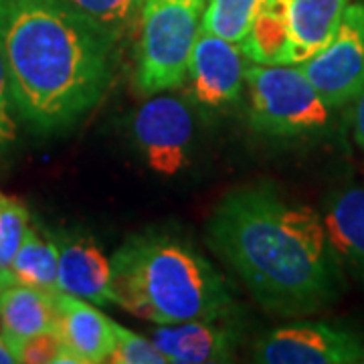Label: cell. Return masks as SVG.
<instances>
[{"instance_id":"1","label":"cell","mask_w":364,"mask_h":364,"mask_svg":"<svg viewBox=\"0 0 364 364\" xmlns=\"http://www.w3.org/2000/svg\"><path fill=\"white\" fill-rule=\"evenodd\" d=\"M207 241L261 308L279 318L320 312L346 287L320 210L269 182L223 196L207 223Z\"/></svg>"},{"instance_id":"2","label":"cell","mask_w":364,"mask_h":364,"mask_svg":"<svg viewBox=\"0 0 364 364\" xmlns=\"http://www.w3.org/2000/svg\"><path fill=\"white\" fill-rule=\"evenodd\" d=\"M116 43L67 0H0V51L14 112L33 132L69 130L114 77Z\"/></svg>"},{"instance_id":"3","label":"cell","mask_w":364,"mask_h":364,"mask_svg":"<svg viewBox=\"0 0 364 364\" xmlns=\"http://www.w3.org/2000/svg\"><path fill=\"white\" fill-rule=\"evenodd\" d=\"M109 259L117 306L146 322H223L237 310L223 273L178 233L132 235Z\"/></svg>"},{"instance_id":"4","label":"cell","mask_w":364,"mask_h":364,"mask_svg":"<svg viewBox=\"0 0 364 364\" xmlns=\"http://www.w3.org/2000/svg\"><path fill=\"white\" fill-rule=\"evenodd\" d=\"M207 0H146L138 18L134 83L142 95L182 85Z\"/></svg>"},{"instance_id":"5","label":"cell","mask_w":364,"mask_h":364,"mask_svg":"<svg viewBox=\"0 0 364 364\" xmlns=\"http://www.w3.org/2000/svg\"><path fill=\"white\" fill-rule=\"evenodd\" d=\"M249 124L273 138H304L328 130L332 107L324 104L298 65L245 67Z\"/></svg>"},{"instance_id":"6","label":"cell","mask_w":364,"mask_h":364,"mask_svg":"<svg viewBox=\"0 0 364 364\" xmlns=\"http://www.w3.org/2000/svg\"><path fill=\"white\" fill-rule=\"evenodd\" d=\"M132 136L146 166L160 176H176L191 164L195 116L176 95H152L132 117Z\"/></svg>"},{"instance_id":"7","label":"cell","mask_w":364,"mask_h":364,"mask_svg":"<svg viewBox=\"0 0 364 364\" xmlns=\"http://www.w3.org/2000/svg\"><path fill=\"white\" fill-rule=\"evenodd\" d=\"M298 67L328 107L350 104L364 87V2L348 4L332 39Z\"/></svg>"},{"instance_id":"8","label":"cell","mask_w":364,"mask_h":364,"mask_svg":"<svg viewBox=\"0 0 364 364\" xmlns=\"http://www.w3.org/2000/svg\"><path fill=\"white\" fill-rule=\"evenodd\" d=\"M261 364H364V334L332 322H294L263 334L253 350Z\"/></svg>"},{"instance_id":"9","label":"cell","mask_w":364,"mask_h":364,"mask_svg":"<svg viewBox=\"0 0 364 364\" xmlns=\"http://www.w3.org/2000/svg\"><path fill=\"white\" fill-rule=\"evenodd\" d=\"M245 55L235 41L200 31L188 61L191 100L200 107H225L245 90Z\"/></svg>"},{"instance_id":"10","label":"cell","mask_w":364,"mask_h":364,"mask_svg":"<svg viewBox=\"0 0 364 364\" xmlns=\"http://www.w3.org/2000/svg\"><path fill=\"white\" fill-rule=\"evenodd\" d=\"M49 239L57 249L59 294H69L95 306H117L112 259L105 257L91 237L59 229L49 233Z\"/></svg>"},{"instance_id":"11","label":"cell","mask_w":364,"mask_h":364,"mask_svg":"<svg viewBox=\"0 0 364 364\" xmlns=\"http://www.w3.org/2000/svg\"><path fill=\"white\" fill-rule=\"evenodd\" d=\"M320 217L342 272L364 284V184L348 182L334 188Z\"/></svg>"},{"instance_id":"12","label":"cell","mask_w":364,"mask_h":364,"mask_svg":"<svg viewBox=\"0 0 364 364\" xmlns=\"http://www.w3.org/2000/svg\"><path fill=\"white\" fill-rule=\"evenodd\" d=\"M150 340L170 364L231 363L239 344L233 326L193 320L178 324H156Z\"/></svg>"},{"instance_id":"13","label":"cell","mask_w":364,"mask_h":364,"mask_svg":"<svg viewBox=\"0 0 364 364\" xmlns=\"http://www.w3.org/2000/svg\"><path fill=\"white\" fill-rule=\"evenodd\" d=\"M57 332L81 364H104L114 348V320L102 314L95 304L59 294Z\"/></svg>"},{"instance_id":"14","label":"cell","mask_w":364,"mask_h":364,"mask_svg":"<svg viewBox=\"0 0 364 364\" xmlns=\"http://www.w3.org/2000/svg\"><path fill=\"white\" fill-rule=\"evenodd\" d=\"M59 294L23 284L0 287V336L13 350L23 340L53 332L59 324Z\"/></svg>"},{"instance_id":"15","label":"cell","mask_w":364,"mask_h":364,"mask_svg":"<svg viewBox=\"0 0 364 364\" xmlns=\"http://www.w3.org/2000/svg\"><path fill=\"white\" fill-rule=\"evenodd\" d=\"M289 28V65H299L336 33L350 0H279Z\"/></svg>"},{"instance_id":"16","label":"cell","mask_w":364,"mask_h":364,"mask_svg":"<svg viewBox=\"0 0 364 364\" xmlns=\"http://www.w3.org/2000/svg\"><path fill=\"white\" fill-rule=\"evenodd\" d=\"M249 63L289 65V28L279 0L267 4L239 43Z\"/></svg>"},{"instance_id":"17","label":"cell","mask_w":364,"mask_h":364,"mask_svg":"<svg viewBox=\"0 0 364 364\" xmlns=\"http://www.w3.org/2000/svg\"><path fill=\"white\" fill-rule=\"evenodd\" d=\"M59 263L51 239H43L35 227H28L11 267V284L37 287L49 294H59Z\"/></svg>"},{"instance_id":"18","label":"cell","mask_w":364,"mask_h":364,"mask_svg":"<svg viewBox=\"0 0 364 364\" xmlns=\"http://www.w3.org/2000/svg\"><path fill=\"white\" fill-rule=\"evenodd\" d=\"M67 2L117 45L138 25L146 0H67Z\"/></svg>"},{"instance_id":"19","label":"cell","mask_w":364,"mask_h":364,"mask_svg":"<svg viewBox=\"0 0 364 364\" xmlns=\"http://www.w3.org/2000/svg\"><path fill=\"white\" fill-rule=\"evenodd\" d=\"M273 0H207L203 28L227 41L241 43L257 14Z\"/></svg>"},{"instance_id":"20","label":"cell","mask_w":364,"mask_h":364,"mask_svg":"<svg viewBox=\"0 0 364 364\" xmlns=\"http://www.w3.org/2000/svg\"><path fill=\"white\" fill-rule=\"evenodd\" d=\"M28 223L26 207L11 196H4L0 203V287L11 284V267L14 255L25 239Z\"/></svg>"},{"instance_id":"21","label":"cell","mask_w":364,"mask_h":364,"mask_svg":"<svg viewBox=\"0 0 364 364\" xmlns=\"http://www.w3.org/2000/svg\"><path fill=\"white\" fill-rule=\"evenodd\" d=\"M13 354L21 364H81L77 356L67 348L57 330L23 340L14 346Z\"/></svg>"},{"instance_id":"22","label":"cell","mask_w":364,"mask_h":364,"mask_svg":"<svg viewBox=\"0 0 364 364\" xmlns=\"http://www.w3.org/2000/svg\"><path fill=\"white\" fill-rule=\"evenodd\" d=\"M109 364H168L156 344L128 328L114 322V348L109 352Z\"/></svg>"},{"instance_id":"23","label":"cell","mask_w":364,"mask_h":364,"mask_svg":"<svg viewBox=\"0 0 364 364\" xmlns=\"http://www.w3.org/2000/svg\"><path fill=\"white\" fill-rule=\"evenodd\" d=\"M16 138V124L13 117V100L9 87V73L4 65V57L0 51V148L11 146Z\"/></svg>"},{"instance_id":"24","label":"cell","mask_w":364,"mask_h":364,"mask_svg":"<svg viewBox=\"0 0 364 364\" xmlns=\"http://www.w3.org/2000/svg\"><path fill=\"white\" fill-rule=\"evenodd\" d=\"M350 104H352V112H350L352 136H354V142H356V146L363 150V154H364V87L363 91L352 100Z\"/></svg>"},{"instance_id":"25","label":"cell","mask_w":364,"mask_h":364,"mask_svg":"<svg viewBox=\"0 0 364 364\" xmlns=\"http://www.w3.org/2000/svg\"><path fill=\"white\" fill-rule=\"evenodd\" d=\"M0 364H16L13 350L9 348V344L0 336Z\"/></svg>"},{"instance_id":"26","label":"cell","mask_w":364,"mask_h":364,"mask_svg":"<svg viewBox=\"0 0 364 364\" xmlns=\"http://www.w3.org/2000/svg\"><path fill=\"white\" fill-rule=\"evenodd\" d=\"M2 198H4V195H2V193H0V203H2Z\"/></svg>"}]
</instances>
